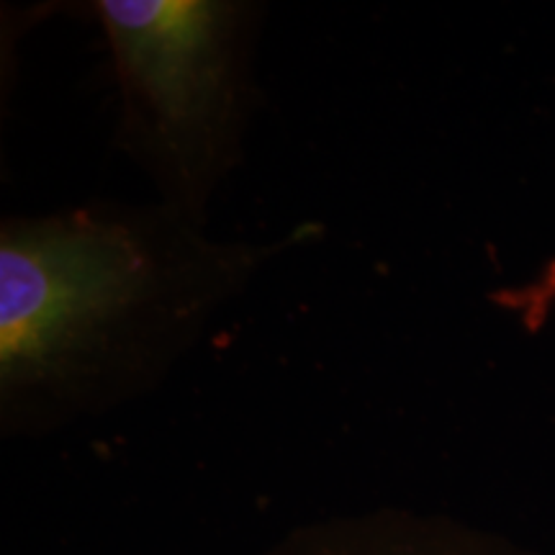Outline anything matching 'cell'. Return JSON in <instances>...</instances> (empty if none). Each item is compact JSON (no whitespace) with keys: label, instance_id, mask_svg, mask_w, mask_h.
I'll list each match as a JSON object with an SVG mask.
<instances>
[{"label":"cell","instance_id":"1","mask_svg":"<svg viewBox=\"0 0 555 555\" xmlns=\"http://www.w3.org/2000/svg\"><path fill=\"white\" fill-rule=\"evenodd\" d=\"M291 242L214 237L208 219L163 201L5 217L3 435H50L147 397Z\"/></svg>","mask_w":555,"mask_h":555},{"label":"cell","instance_id":"2","mask_svg":"<svg viewBox=\"0 0 555 555\" xmlns=\"http://www.w3.org/2000/svg\"><path fill=\"white\" fill-rule=\"evenodd\" d=\"M90 13L119 90L116 147L157 201L208 219L258 114L266 11L247 0H95Z\"/></svg>","mask_w":555,"mask_h":555},{"label":"cell","instance_id":"3","mask_svg":"<svg viewBox=\"0 0 555 555\" xmlns=\"http://www.w3.org/2000/svg\"><path fill=\"white\" fill-rule=\"evenodd\" d=\"M260 555H535L455 519L401 506L298 525Z\"/></svg>","mask_w":555,"mask_h":555}]
</instances>
